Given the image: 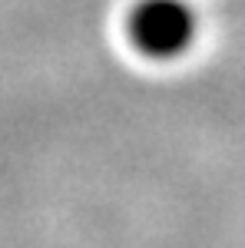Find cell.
Listing matches in <instances>:
<instances>
[{
	"instance_id": "6da1fadb",
	"label": "cell",
	"mask_w": 245,
	"mask_h": 248,
	"mask_svg": "<svg viewBox=\"0 0 245 248\" xmlns=\"http://www.w3.org/2000/svg\"><path fill=\"white\" fill-rule=\"evenodd\" d=\"M199 33V17L189 0H136L126 14V40L146 60H179Z\"/></svg>"
}]
</instances>
